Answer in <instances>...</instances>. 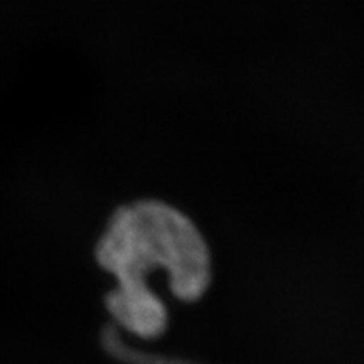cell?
I'll list each match as a JSON object with an SVG mask.
<instances>
[{
	"instance_id": "cell-1",
	"label": "cell",
	"mask_w": 364,
	"mask_h": 364,
	"mask_svg": "<svg viewBox=\"0 0 364 364\" xmlns=\"http://www.w3.org/2000/svg\"><path fill=\"white\" fill-rule=\"evenodd\" d=\"M98 265L115 279L107 307L122 329L157 338L167 327L166 306L149 277L166 272L171 292L193 302L211 282V257L194 223L161 201H135L110 216L95 248Z\"/></svg>"
}]
</instances>
